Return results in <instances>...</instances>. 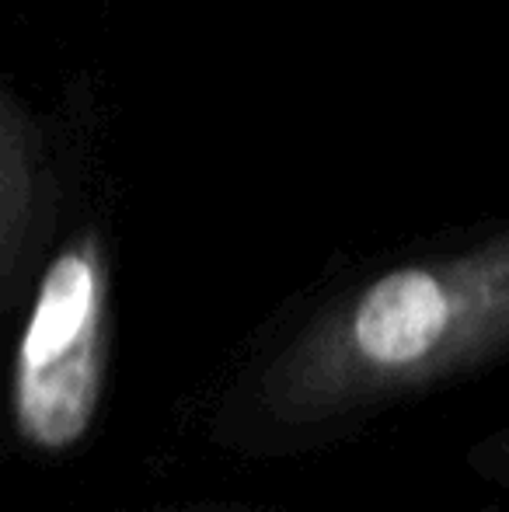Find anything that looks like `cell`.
I'll return each instance as SVG.
<instances>
[{
  "label": "cell",
  "mask_w": 509,
  "mask_h": 512,
  "mask_svg": "<svg viewBox=\"0 0 509 512\" xmlns=\"http://www.w3.org/2000/svg\"><path fill=\"white\" fill-rule=\"evenodd\" d=\"M67 206L60 122L42 119L0 67V307L53 241Z\"/></svg>",
  "instance_id": "cell-3"
},
{
  "label": "cell",
  "mask_w": 509,
  "mask_h": 512,
  "mask_svg": "<svg viewBox=\"0 0 509 512\" xmlns=\"http://www.w3.org/2000/svg\"><path fill=\"white\" fill-rule=\"evenodd\" d=\"M509 349V230L464 251L394 265L318 321L311 359L339 398H381Z\"/></svg>",
  "instance_id": "cell-1"
},
{
  "label": "cell",
  "mask_w": 509,
  "mask_h": 512,
  "mask_svg": "<svg viewBox=\"0 0 509 512\" xmlns=\"http://www.w3.org/2000/svg\"><path fill=\"white\" fill-rule=\"evenodd\" d=\"M109 241L84 220L42 265L14 359V418L39 450H67L88 432L102 394Z\"/></svg>",
  "instance_id": "cell-2"
}]
</instances>
